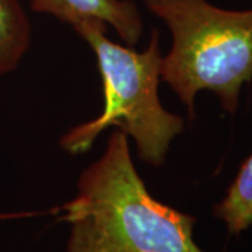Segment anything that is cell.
<instances>
[{
  "mask_svg": "<svg viewBox=\"0 0 252 252\" xmlns=\"http://www.w3.org/2000/svg\"><path fill=\"white\" fill-rule=\"evenodd\" d=\"M62 212L70 225L66 252H206L193 238L196 217L147 190L119 129L81 172L77 193Z\"/></svg>",
  "mask_w": 252,
  "mask_h": 252,
  "instance_id": "6da1fadb",
  "label": "cell"
},
{
  "mask_svg": "<svg viewBox=\"0 0 252 252\" xmlns=\"http://www.w3.org/2000/svg\"><path fill=\"white\" fill-rule=\"evenodd\" d=\"M171 31L161 79L196 117L195 98L212 91L234 115L243 87L252 80V9L225 10L207 0H144Z\"/></svg>",
  "mask_w": 252,
  "mask_h": 252,
  "instance_id": "7a4b0ae2",
  "label": "cell"
},
{
  "mask_svg": "<svg viewBox=\"0 0 252 252\" xmlns=\"http://www.w3.org/2000/svg\"><path fill=\"white\" fill-rule=\"evenodd\" d=\"M73 28L97 56L105 102L99 117L62 136V149L70 154L86 153L104 129L118 126L133 137L142 161L162 165L170 144L185 124L180 115L164 108L158 98L162 55L157 31L152 32L143 52H136L109 41L104 23L84 21Z\"/></svg>",
  "mask_w": 252,
  "mask_h": 252,
  "instance_id": "3957f363",
  "label": "cell"
},
{
  "mask_svg": "<svg viewBox=\"0 0 252 252\" xmlns=\"http://www.w3.org/2000/svg\"><path fill=\"white\" fill-rule=\"evenodd\" d=\"M30 6L72 27L84 21L104 23L115 28L127 45H136L143 34V20L132 0H30Z\"/></svg>",
  "mask_w": 252,
  "mask_h": 252,
  "instance_id": "277c9868",
  "label": "cell"
},
{
  "mask_svg": "<svg viewBox=\"0 0 252 252\" xmlns=\"http://www.w3.org/2000/svg\"><path fill=\"white\" fill-rule=\"evenodd\" d=\"M31 44V26L18 0H0V76L17 69Z\"/></svg>",
  "mask_w": 252,
  "mask_h": 252,
  "instance_id": "5b68a950",
  "label": "cell"
},
{
  "mask_svg": "<svg viewBox=\"0 0 252 252\" xmlns=\"http://www.w3.org/2000/svg\"><path fill=\"white\" fill-rule=\"evenodd\" d=\"M213 215L231 235L241 234L252 225V154L240 167L224 198L213 206Z\"/></svg>",
  "mask_w": 252,
  "mask_h": 252,
  "instance_id": "8992f818",
  "label": "cell"
}]
</instances>
